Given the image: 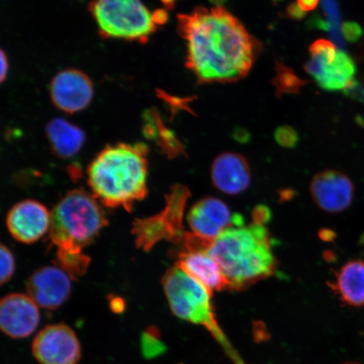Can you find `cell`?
I'll return each mask as SVG.
<instances>
[{"label":"cell","instance_id":"obj_31","mask_svg":"<svg viewBox=\"0 0 364 364\" xmlns=\"http://www.w3.org/2000/svg\"><path fill=\"white\" fill-rule=\"evenodd\" d=\"M272 1L273 3L277 4V3H279V2H281V1H283V0H272Z\"/></svg>","mask_w":364,"mask_h":364},{"label":"cell","instance_id":"obj_27","mask_svg":"<svg viewBox=\"0 0 364 364\" xmlns=\"http://www.w3.org/2000/svg\"><path fill=\"white\" fill-rule=\"evenodd\" d=\"M321 0H297L300 8L304 11H311L315 10Z\"/></svg>","mask_w":364,"mask_h":364},{"label":"cell","instance_id":"obj_3","mask_svg":"<svg viewBox=\"0 0 364 364\" xmlns=\"http://www.w3.org/2000/svg\"><path fill=\"white\" fill-rule=\"evenodd\" d=\"M208 252L220 265L230 289L240 290L274 273L269 232L264 223L228 228L213 240Z\"/></svg>","mask_w":364,"mask_h":364},{"label":"cell","instance_id":"obj_25","mask_svg":"<svg viewBox=\"0 0 364 364\" xmlns=\"http://www.w3.org/2000/svg\"><path fill=\"white\" fill-rule=\"evenodd\" d=\"M341 30H343L345 38L349 42H356L362 34L360 27L354 22L344 23Z\"/></svg>","mask_w":364,"mask_h":364},{"label":"cell","instance_id":"obj_24","mask_svg":"<svg viewBox=\"0 0 364 364\" xmlns=\"http://www.w3.org/2000/svg\"><path fill=\"white\" fill-rule=\"evenodd\" d=\"M277 144L285 148H294L299 142V135L293 127L289 126L279 127L274 134Z\"/></svg>","mask_w":364,"mask_h":364},{"label":"cell","instance_id":"obj_5","mask_svg":"<svg viewBox=\"0 0 364 364\" xmlns=\"http://www.w3.org/2000/svg\"><path fill=\"white\" fill-rule=\"evenodd\" d=\"M162 285L171 311L176 317L204 326L222 346L231 360L236 364H244L216 321L211 291L176 266L164 275Z\"/></svg>","mask_w":364,"mask_h":364},{"label":"cell","instance_id":"obj_4","mask_svg":"<svg viewBox=\"0 0 364 364\" xmlns=\"http://www.w3.org/2000/svg\"><path fill=\"white\" fill-rule=\"evenodd\" d=\"M103 209L84 190H73L51 213L50 238L58 249L82 250L107 225Z\"/></svg>","mask_w":364,"mask_h":364},{"label":"cell","instance_id":"obj_22","mask_svg":"<svg viewBox=\"0 0 364 364\" xmlns=\"http://www.w3.org/2000/svg\"><path fill=\"white\" fill-rule=\"evenodd\" d=\"M321 4L326 21L330 26L329 33L331 38L338 45L343 46V41L341 36L340 11L338 2L336 0H321Z\"/></svg>","mask_w":364,"mask_h":364},{"label":"cell","instance_id":"obj_7","mask_svg":"<svg viewBox=\"0 0 364 364\" xmlns=\"http://www.w3.org/2000/svg\"><path fill=\"white\" fill-rule=\"evenodd\" d=\"M311 58L304 68L323 90H347L355 80L357 66L351 56L325 39L316 40L309 48Z\"/></svg>","mask_w":364,"mask_h":364},{"label":"cell","instance_id":"obj_10","mask_svg":"<svg viewBox=\"0 0 364 364\" xmlns=\"http://www.w3.org/2000/svg\"><path fill=\"white\" fill-rule=\"evenodd\" d=\"M188 222L193 235L211 242L228 228L244 225L242 217L232 215L225 202L213 197L204 198L194 204Z\"/></svg>","mask_w":364,"mask_h":364},{"label":"cell","instance_id":"obj_20","mask_svg":"<svg viewBox=\"0 0 364 364\" xmlns=\"http://www.w3.org/2000/svg\"><path fill=\"white\" fill-rule=\"evenodd\" d=\"M276 75L272 80V84L276 89L277 97L284 94H298L303 86L309 83L295 74L292 68L286 66L284 63L276 60Z\"/></svg>","mask_w":364,"mask_h":364},{"label":"cell","instance_id":"obj_9","mask_svg":"<svg viewBox=\"0 0 364 364\" xmlns=\"http://www.w3.org/2000/svg\"><path fill=\"white\" fill-rule=\"evenodd\" d=\"M33 354L41 364H77L80 360V341L65 325L46 326L33 341Z\"/></svg>","mask_w":364,"mask_h":364},{"label":"cell","instance_id":"obj_2","mask_svg":"<svg viewBox=\"0 0 364 364\" xmlns=\"http://www.w3.org/2000/svg\"><path fill=\"white\" fill-rule=\"evenodd\" d=\"M147 154L144 144H117L104 149L88 168L95 198L104 206L131 211L134 203L148 193Z\"/></svg>","mask_w":364,"mask_h":364},{"label":"cell","instance_id":"obj_18","mask_svg":"<svg viewBox=\"0 0 364 364\" xmlns=\"http://www.w3.org/2000/svg\"><path fill=\"white\" fill-rule=\"evenodd\" d=\"M331 287L343 303L353 307L364 306V261L344 264Z\"/></svg>","mask_w":364,"mask_h":364},{"label":"cell","instance_id":"obj_6","mask_svg":"<svg viewBox=\"0 0 364 364\" xmlns=\"http://www.w3.org/2000/svg\"><path fill=\"white\" fill-rule=\"evenodd\" d=\"M93 15L109 38L142 40L156 27V18L141 0H95Z\"/></svg>","mask_w":364,"mask_h":364},{"label":"cell","instance_id":"obj_21","mask_svg":"<svg viewBox=\"0 0 364 364\" xmlns=\"http://www.w3.org/2000/svg\"><path fill=\"white\" fill-rule=\"evenodd\" d=\"M58 266L73 280L79 279L88 269L90 259L82 250L58 249Z\"/></svg>","mask_w":364,"mask_h":364},{"label":"cell","instance_id":"obj_19","mask_svg":"<svg viewBox=\"0 0 364 364\" xmlns=\"http://www.w3.org/2000/svg\"><path fill=\"white\" fill-rule=\"evenodd\" d=\"M47 136L54 154L62 159L76 156L85 141L84 131L63 118H55L49 122Z\"/></svg>","mask_w":364,"mask_h":364},{"label":"cell","instance_id":"obj_14","mask_svg":"<svg viewBox=\"0 0 364 364\" xmlns=\"http://www.w3.org/2000/svg\"><path fill=\"white\" fill-rule=\"evenodd\" d=\"M50 225L51 213L34 200L18 203L8 213V230L21 243L36 242L49 231Z\"/></svg>","mask_w":364,"mask_h":364},{"label":"cell","instance_id":"obj_8","mask_svg":"<svg viewBox=\"0 0 364 364\" xmlns=\"http://www.w3.org/2000/svg\"><path fill=\"white\" fill-rule=\"evenodd\" d=\"M189 197V190L176 185L167 196L166 207L159 215L134 222L133 233L139 248L149 250L159 240H166L180 243L184 237L182 215Z\"/></svg>","mask_w":364,"mask_h":364},{"label":"cell","instance_id":"obj_23","mask_svg":"<svg viewBox=\"0 0 364 364\" xmlns=\"http://www.w3.org/2000/svg\"><path fill=\"white\" fill-rule=\"evenodd\" d=\"M0 262H1L0 282H1V284H4L10 281L13 277L14 272H15L16 263L15 258H14L10 249L3 244L0 247Z\"/></svg>","mask_w":364,"mask_h":364},{"label":"cell","instance_id":"obj_26","mask_svg":"<svg viewBox=\"0 0 364 364\" xmlns=\"http://www.w3.org/2000/svg\"><path fill=\"white\" fill-rule=\"evenodd\" d=\"M286 16L290 20L301 21L306 16V12L303 11L298 3H291L286 9Z\"/></svg>","mask_w":364,"mask_h":364},{"label":"cell","instance_id":"obj_29","mask_svg":"<svg viewBox=\"0 0 364 364\" xmlns=\"http://www.w3.org/2000/svg\"><path fill=\"white\" fill-rule=\"evenodd\" d=\"M9 70L8 59L6 53H1V80L4 81L6 79Z\"/></svg>","mask_w":364,"mask_h":364},{"label":"cell","instance_id":"obj_30","mask_svg":"<svg viewBox=\"0 0 364 364\" xmlns=\"http://www.w3.org/2000/svg\"><path fill=\"white\" fill-rule=\"evenodd\" d=\"M228 1V0H209L213 4H215L216 7H222Z\"/></svg>","mask_w":364,"mask_h":364},{"label":"cell","instance_id":"obj_15","mask_svg":"<svg viewBox=\"0 0 364 364\" xmlns=\"http://www.w3.org/2000/svg\"><path fill=\"white\" fill-rule=\"evenodd\" d=\"M40 313L29 295L11 294L0 304V326L4 333L12 338H24L38 327Z\"/></svg>","mask_w":364,"mask_h":364},{"label":"cell","instance_id":"obj_17","mask_svg":"<svg viewBox=\"0 0 364 364\" xmlns=\"http://www.w3.org/2000/svg\"><path fill=\"white\" fill-rule=\"evenodd\" d=\"M206 248H184L176 266L181 268L204 287L213 291L230 289L229 283L220 265Z\"/></svg>","mask_w":364,"mask_h":364},{"label":"cell","instance_id":"obj_11","mask_svg":"<svg viewBox=\"0 0 364 364\" xmlns=\"http://www.w3.org/2000/svg\"><path fill=\"white\" fill-rule=\"evenodd\" d=\"M353 182L344 173L326 170L318 173L311 183V193L318 208L339 213L351 206L354 198Z\"/></svg>","mask_w":364,"mask_h":364},{"label":"cell","instance_id":"obj_13","mask_svg":"<svg viewBox=\"0 0 364 364\" xmlns=\"http://www.w3.org/2000/svg\"><path fill=\"white\" fill-rule=\"evenodd\" d=\"M50 93L58 108L63 112L75 113L89 106L93 99L94 88L92 82L84 73L66 70L54 77Z\"/></svg>","mask_w":364,"mask_h":364},{"label":"cell","instance_id":"obj_1","mask_svg":"<svg viewBox=\"0 0 364 364\" xmlns=\"http://www.w3.org/2000/svg\"><path fill=\"white\" fill-rule=\"evenodd\" d=\"M178 22L188 48L186 63L199 83L245 78L261 52V43L225 8H196L179 16Z\"/></svg>","mask_w":364,"mask_h":364},{"label":"cell","instance_id":"obj_28","mask_svg":"<svg viewBox=\"0 0 364 364\" xmlns=\"http://www.w3.org/2000/svg\"><path fill=\"white\" fill-rule=\"evenodd\" d=\"M234 136L236 140L240 141V142H245L250 138L248 132L243 127H236L234 131Z\"/></svg>","mask_w":364,"mask_h":364},{"label":"cell","instance_id":"obj_12","mask_svg":"<svg viewBox=\"0 0 364 364\" xmlns=\"http://www.w3.org/2000/svg\"><path fill=\"white\" fill-rule=\"evenodd\" d=\"M71 277L58 266L36 270L27 281V293L38 306L53 311L65 304L71 293Z\"/></svg>","mask_w":364,"mask_h":364},{"label":"cell","instance_id":"obj_16","mask_svg":"<svg viewBox=\"0 0 364 364\" xmlns=\"http://www.w3.org/2000/svg\"><path fill=\"white\" fill-rule=\"evenodd\" d=\"M211 180L223 193L235 196L245 192L252 182L247 159L241 154L225 152L218 156L211 166Z\"/></svg>","mask_w":364,"mask_h":364}]
</instances>
